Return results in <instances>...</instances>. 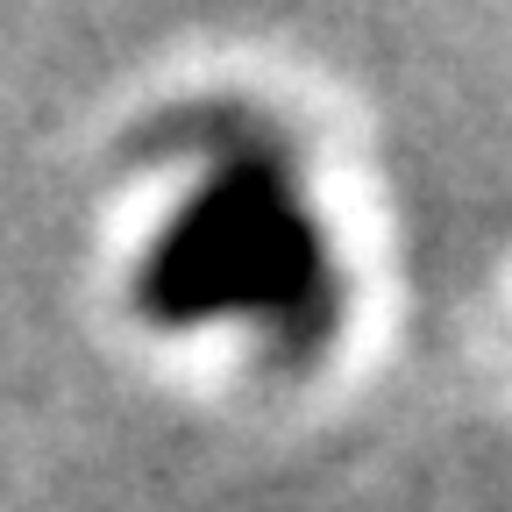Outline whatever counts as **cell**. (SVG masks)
Returning <instances> with one entry per match:
<instances>
[{"label":"cell","mask_w":512,"mask_h":512,"mask_svg":"<svg viewBox=\"0 0 512 512\" xmlns=\"http://www.w3.org/2000/svg\"><path fill=\"white\" fill-rule=\"evenodd\" d=\"M192 136L207 143V171L164 214L136 271L143 320L150 328L249 320L278 342V356H313L342 320V278L292 157L264 121L207 114Z\"/></svg>","instance_id":"6da1fadb"}]
</instances>
